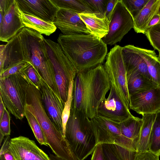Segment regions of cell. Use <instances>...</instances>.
I'll return each mask as SVG.
<instances>
[{
	"label": "cell",
	"mask_w": 160,
	"mask_h": 160,
	"mask_svg": "<svg viewBox=\"0 0 160 160\" xmlns=\"http://www.w3.org/2000/svg\"><path fill=\"white\" fill-rule=\"evenodd\" d=\"M122 47L115 45L111 49L107 54L103 66L109 79L111 87L115 90L124 104L129 108L130 96Z\"/></svg>",
	"instance_id": "obj_8"
},
{
	"label": "cell",
	"mask_w": 160,
	"mask_h": 160,
	"mask_svg": "<svg viewBox=\"0 0 160 160\" xmlns=\"http://www.w3.org/2000/svg\"><path fill=\"white\" fill-rule=\"evenodd\" d=\"M73 82L74 80H73L70 83L68 99L67 101L65 103L62 114V133L65 138L66 124L70 115L73 99Z\"/></svg>",
	"instance_id": "obj_28"
},
{
	"label": "cell",
	"mask_w": 160,
	"mask_h": 160,
	"mask_svg": "<svg viewBox=\"0 0 160 160\" xmlns=\"http://www.w3.org/2000/svg\"><path fill=\"white\" fill-rule=\"evenodd\" d=\"M65 138L78 160L85 159L92 153L98 144L90 119L72 107Z\"/></svg>",
	"instance_id": "obj_5"
},
{
	"label": "cell",
	"mask_w": 160,
	"mask_h": 160,
	"mask_svg": "<svg viewBox=\"0 0 160 160\" xmlns=\"http://www.w3.org/2000/svg\"><path fill=\"white\" fill-rule=\"evenodd\" d=\"M133 25V18L123 0H118L110 20L108 33L102 39L107 45H114L120 42Z\"/></svg>",
	"instance_id": "obj_9"
},
{
	"label": "cell",
	"mask_w": 160,
	"mask_h": 160,
	"mask_svg": "<svg viewBox=\"0 0 160 160\" xmlns=\"http://www.w3.org/2000/svg\"><path fill=\"white\" fill-rule=\"evenodd\" d=\"M5 59V45H1L0 46V72L3 70Z\"/></svg>",
	"instance_id": "obj_41"
},
{
	"label": "cell",
	"mask_w": 160,
	"mask_h": 160,
	"mask_svg": "<svg viewBox=\"0 0 160 160\" xmlns=\"http://www.w3.org/2000/svg\"><path fill=\"white\" fill-rule=\"evenodd\" d=\"M25 26L16 0H0V40L8 42Z\"/></svg>",
	"instance_id": "obj_10"
},
{
	"label": "cell",
	"mask_w": 160,
	"mask_h": 160,
	"mask_svg": "<svg viewBox=\"0 0 160 160\" xmlns=\"http://www.w3.org/2000/svg\"><path fill=\"white\" fill-rule=\"evenodd\" d=\"M78 14L90 34L99 39H102L108 34L110 21L106 16L96 13Z\"/></svg>",
	"instance_id": "obj_19"
},
{
	"label": "cell",
	"mask_w": 160,
	"mask_h": 160,
	"mask_svg": "<svg viewBox=\"0 0 160 160\" xmlns=\"http://www.w3.org/2000/svg\"><path fill=\"white\" fill-rule=\"evenodd\" d=\"M105 160H122L114 144H102Z\"/></svg>",
	"instance_id": "obj_34"
},
{
	"label": "cell",
	"mask_w": 160,
	"mask_h": 160,
	"mask_svg": "<svg viewBox=\"0 0 160 160\" xmlns=\"http://www.w3.org/2000/svg\"><path fill=\"white\" fill-rule=\"evenodd\" d=\"M97 115L118 123L133 116L112 87L108 97L99 106Z\"/></svg>",
	"instance_id": "obj_12"
},
{
	"label": "cell",
	"mask_w": 160,
	"mask_h": 160,
	"mask_svg": "<svg viewBox=\"0 0 160 160\" xmlns=\"http://www.w3.org/2000/svg\"><path fill=\"white\" fill-rule=\"evenodd\" d=\"M160 0H149L144 8L133 18V28L137 33L145 34L150 21L158 13Z\"/></svg>",
	"instance_id": "obj_20"
},
{
	"label": "cell",
	"mask_w": 160,
	"mask_h": 160,
	"mask_svg": "<svg viewBox=\"0 0 160 160\" xmlns=\"http://www.w3.org/2000/svg\"><path fill=\"white\" fill-rule=\"evenodd\" d=\"M127 82L129 96L134 93L144 92L159 87L152 81L138 72L133 73L127 76Z\"/></svg>",
	"instance_id": "obj_22"
},
{
	"label": "cell",
	"mask_w": 160,
	"mask_h": 160,
	"mask_svg": "<svg viewBox=\"0 0 160 160\" xmlns=\"http://www.w3.org/2000/svg\"><path fill=\"white\" fill-rule=\"evenodd\" d=\"M158 14L160 15V3L159 5V7L158 9V12L157 13Z\"/></svg>",
	"instance_id": "obj_45"
},
{
	"label": "cell",
	"mask_w": 160,
	"mask_h": 160,
	"mask_svg": "<svg viewBox=\"0 0 160 160\" xmlns=\"http://www.w3.org/2000/svg\"><path fill=\"white\" fill-rule=\"evenodd\" d=\"M118 0H107L106 9L105 15L110 19L115 6Z\"/></svg>",
	"instance_id": "obj_40"
},
{
	"label": "cell",
	"mask_w": 160,
	"mask_h": 160,
	"mask_svg": "<svg viewBox=\"0 0 160 160\" xmlns=\"http://www.w3.org/2000/svg\"><path fill=\"white\" fill-rule=\"evenodd\" d=\"M111 88L102 64L78 72L74 80L71 107L92 119L97 115L99 107Z\"/></svg>",
	"instance_id": "obj_2"
},
{
	"label": "cell",
	"mask_w": 160,
	"mask_h": 160,
	"mask_svg": "<svg viewBox=\"0 0 160 160\" xmlns=\"http://www.w3.org/2000/svg\"><path fill=\"white\" fill-rule=\"evenodd\" d=\"M57 41L77 72L102 64L107 55V45L90 34L61 33Z\"/></svg>",
	"instance_id": "obj_3"
},
{
	"label": "cell",
	"mask_w": 160,
	"mask_h": 160,
	"mask_svg": "<svg viewBox=\"0 0 160 160\" xmlns=\"http://www.w3.org/2000/svg\"><path fill=\"white\" fill-rule=\"evenodd\" d=\"M9 148L15 160H51L34 141L24 136L10 139Z\"/></svg>",
	"instance_id": "obj_11"
},
{
	"label": "cell",
	"mask_w": 160,
	"mask_h": 160,
	"mask_svg": "<svg viewBox=\"0 0 160 160\" xmlns=\"http://www.w3.org/2000/svg\"><path fill=\"white\" fill-rule=\"evenodd\" d=\"M160 23V15L157 13L153 16L150 21L146 28V30Z\"/></svg>",
	"instance_id": "obj_42"
},
{
	"label": "cell",
	"mask_w": 160,
	"mask_h": 160,
	"mask_svg": "<svg viewBox=\"0 0 160 160\" xmlns=\"http://www.w3.org/2000/svg\"><path fill=\"white\" fill-rule=\"evenodd\" d=\"M25 109L36 118L41 127L49 146L54 154L62 155L67 152L70 146L61 132L48 116L42 102L41 93L30 80L27 91Z\"/></svg>",
	"instance_id": "obj_4"
},
{
	"label": "cell",
	"mask_w": 160,
	"mask_h": 160,
	"mask_svg": "<svg viewBox=\"0 0 160 160\" xmlns=\"http://www.w3.org/2000/svg\"><path fill=\"white\" fill-rule=\"evenodd\" d=\"M49 157L51 160H65L52 154H49Z\"/></svg>",
	"instance_id": "obj_44"
},
{
	"label": "cell",
	"mask_w": 160,
	"mask_h": 160,
	"mask_svg": "<svg viewBox=\"0 0 160 160\" xmlns=\"http://www.w3.org/2000/svg\"><path fill=\"white\" fill-rule=\"evenodd\" d=\"M45 41L58 92L65 103L68 99L70 83L74 80L77 72L58 43L49 39H45Z\"/></svg>",
	"instance_id": "obj_7"
},
{
	"label": "cell",
	"mask_w": 160,
	"mask_h": 160,
	"mask_svg": "<svg viewBox=\"0 0 160 160\" xmlns=\"http://www.w3.org/2000/svg\"><path fill=\"white\" fill-rule=\"evenodd\" d=\"M25 70L0 78V96L5 106L16 119L21 120L25 116L27 91L30 82Z\"/></svg>",
	"instance_id": "obj_6"
},
{
	"label": "cell",
	"mask_w": 160,
	"mask_h": 160,
	"mask_svg": "<svg viewBox=\"0 0 160 160\" xmlns=\"http://www.w3.org/2000/svg\"><path fill=\"white\" fill-rule=\"evenodd\" d=\"M137 49L146 63L151 80L160 87V62L155 52L138 47Z\"/></svg>",
	"instance_id": "obj_23"
},
{
	"label": "cell",
	"mask_w": 160,
	"mask_h": 160,
	"mask_svg": "<svg viewBox=\"0 0 160 160\" xmlns=\"http://www.w3.org/2000/svg\"><path fill=\"white\" fill-rule=\"evenodd\" d=\"M31 64L29 62H21L13 65L0 73V78H3L25 71Z\"/></svg>",
	"instance_id": "obj_33"
},
{
	"label": "cell",
	"mask_w": 160,
	"mask_h": 160,
	"mask_svg": "<svg viewBox=\"0 0 160 160\" xmlns=\"http://www.w3.org/2000/svg\"><path fill=\"white\" fill-rule=\"evenodd\" d=\"M155 49L160 51V23L147 30L145 34Z\"/></svg>",
	"instance_id": "obj_29"
},
{
	"label": "cell",
	"mask_w": 160,
	"mask_h": 160,
	"mask_svg": "<svg viewBox=\"0 0 160 160\" xmlns=\"http://www.w3.org/2000/svg\"><path fill=\"white\" fill-rule=\"evenodd\" d=\"M134 18L144 8L149 0H123Z\"/></svg>",
	"instance_id": "obj_31"
},
{
	"label": "cell",
	"mask_w": 160,
	"mask_h": 160,
	"mask_svg": "<svg viewBox=\"0 0 160 160\" xmlns=\"http://www.w3.org/2000/svg\"><path fill=\"white\" fill-rule=\"evenodd\" d=\"M114 144L122 160H135L138 152Z\"/></svg>",
	"instance_id": "obj_36"
},
{
	"label": "cell",
	"mask_w": 160,
	"mask_h": 160,
	"mask_svg": "<svg viewBox=\"0 0 160 160\" xmlns=\"http://www.w3.org/2000/svg\"><path fill=\"white\" fill-rule=\"evenodd\" d=\"M93 13H100L105 16L107 0H84Z\"/></svg>",
	"instance_id": "obj_35"
},
{
	"label": "cell",
	"mask_w": 160,
	"mask_h": 160,
	"mask_svg": "<svg viewBox=\"0 0 160 160\" xmlns=\"http://www.w3.org/2000/svg\"><path fill=\"white\" fill-rule=\"evenodd\" d=\"M159 156L149 150L138 152L135 160H159Z\"/></svg>",
	"instance_id": "obj_38"
},
{
	"label": "cell",
	"mask_w": 160,
	"mask_h": 160,
	"mask_svg": "<svg viewBox=\"0 0 160 160\" xmlns=\"http://www.w3.org/2000/svg\"><path fill=\"white\" fill-rule=\"evenodd\" d=\"M22 13L54 22L59 8L52 0H16Z\"/></svg>",
	"instance_id": "obj_15"
},
{
	"label": "cell",
	"mask_w": 160,
	"mask_h": 160,
	"mask_svg": "<svg viewBox=\"0 0 160 160\" xmlns=\"http://www.w3.org/2000/svg\"><path fill=\"white\" fill-rule=\"evenodd\" d=\"M25 71L29 79L40 90L45 82L39 71L32 64Z\"/></svg>",
	"instance_id": "obj_32"
},
{
	"label": "cell",
	"mask_w": 160,
	"mask_h": 160,
	"mask_svg": "<svg viewBox=\"0 0 160 160\" xmlns=\"http://www.w3.org/2000/svg\"><path fill=\"white\" fill-rule=\"evenodd\" d=\"M10 135L6 137L0 151V160H15L9 148Z\"/></svg>",
	"instance_id": "obj_37"
},
{
	"label": "cell",
	"mask_w": 160,
	"mask_h": 160,
	"mask_svg": "<svg viewBox=\"0 0 160 160\" xmlns=\"http://www.w3.org/2000/svg\"><path fill=\"white\" fill-rule=\"evenodd\" d=\"M122 54L127 76L138 72L152 80L146 63L139 53L137 47L131 45L125 46L122 47Z\"/></svg>",
	"instance_id": "obj_17"
},
{
	"label": "cell",
	"mask_w": 160,
	"mask_h": 160,
	"mask_svg": "<svg viewBox=\"0 0 160 160\" xmlns=\"http://www.w3.org/2000/svg\"><path fill=\"white\" fill-rule=\"evenodd\" d=\"M25 116L39 143L41 145L48 146L42 130L36 118L30 112L26 109Z\"/></svg>",
	"instance_id": "obj_27"
},
{
	"label": "cell",
	"mask_w": 160,
	"mask_h": 160,
	"mask_svg": "<svg viewBox=\"0 0 160 160\" xmlns=\"http://www.w3.org/2000/svg\"><path fill=\"white\" fill-rule=\"evenodd\" d=\"M156 114V113H150L142 115L143 122L137 147L138 152L149 150L150 134Z\"/></svg>",
	"instance_id": "obj_24"
},
{
	"label": "cell",
	"mask_w": 160,
	"mask_h": 160,
	"mask_svg": "<svg viewBox=\"0 0 160 160\" xmlns=\"http://www.w3.org/2000/svg\"><path fill=\"white\" fill-rule=\"evenodd\" d=\"M142 119L133 116L119 123L122 136L129 149L137 151V144L143 124Z\"/></svg>",
	"instance_id": "obj_18"
},
{
	"label": "cell",
	"mask_w": 160,
	"mask_h": 160,
	"mask_svg": "<svg viewBox=\"0 0 160 160\" xmlns=\"http://www.w3.org/2000/svg\"><path fill=\"white\" fill-rule=\"evenodd\" d=\"M0 119H1L4 113L5 107L1 96H0Z\"/></svg>",
	"instance_id": "obj_43"
},
{
	"label": "cell",
	"mask_w": 160,
	"mask_h": 160,
	"mask_svg": "<svg viewBox=\"0 0 160 160\" xmlns=\"http://www.w3.org/2000/svg\"><path fill=\"white\" fill-rule=\"evenodd\" d=\"M59 8L72 10L78 14L93 13L84 0H52Z\"/></svg>",
	"instance_id": "obj_25"
},
{
	"label": "cell",
	"mask_w": 160,
	"mask_h": 160,
	"mask_svg": "<svg viewBox=\"0 0 160 160\" xmlns=\"http://www.w3.org/2000/svg\"><path fill=\"white\" fill-rule=\"evenodd\" d=\"M149 150L160 155V111L156 113L152 125L149 140Z\"/></svg>",
	"instance_id": "obj_26"
},
{
	"label": "cell",
	"mask_w": 160,
	"mask_h": 160,
	"mask_svg": "<svg viewBox=\"0 0 160 160\" xmlns=\"http://www.w3.org/2000/svg\"><path fill=\"white\" fill-rule=\"evenodd\" d=\"M129 108L142 115L160 111V87L130 95Z\"/></svg>",
	"instance_id": "obj_13"
},
{
	"label": "cell",
	"mask_w": 160,
	"mask_h": 160,
	"mask_svg": "<svg viewBox=\"0 0 160 160\" xmlns=\"http://www.w3.org/2000/svg\"><path fill=\"white\" fill-rule=\"evenodd\" d=\"M53 22L64 35L90 34L78 14L70 9L59 8Z\"/></svg>",
	"instance_id": "obj_14"
},
{
	"label": "cell",
	"mask_w": 160,
	"mask_h": 160,
	"mask_svg": "<svg viewBox=\"0 0 160 160\" xmlns=\"http://www.w3.org/2000/svg\"><path fill=\"white\" fill-rule=\"evenodd\" d=\"M159 52V55L158 57V59L159 61L160 62V51Z\"/></svg>",
	"instance_id": "obj_46"
},
{
	"label": "cell",
	"mask_w": 160,
	"mask_h": 160,
	"mask_svg": "<svg viewBox=\"0 0 160 160\" xmlns=\"http://www.w3.org/2000/svg\"><path fill=\"white\" fill-rule=\"evenodd\" d=\"M18 9V14L25 27L32 28L41 34L49 36L54 32L57 27L53 22L46 21L36 17L27 14Z\"/></svg>",
	"instance_id": "obj_21"
},
{
	"label": "cell",
	"mask_w": 160,
	"mask_h": 160,
	"mask_svg": "<svg viewBox=\"0 0 160 160\" xmlns=\"http://www.w3.org/2000/svg\"><path fill=\"white\" fill-rule=\"evenodd\" d=\"M5 54L3 70L19 62H30L46 83L53 90H57L45 38L37 31L26 27L22 28L5 44Z\"/></svg>",
	"instance_id": "obj_1"
},
{
	"label": "cell",
	"mask_w": 160,
	"mask_h": 160,
	"mask_svg": "<svg viewBox=\"0 0 160 160\" xmlns=\"http://www.w3.org/2000/svg\"><path fill=\"white\" fill-rule=\"evenodd\" d=\"M40 91L42 102L48 116L56 128L62 133V116L65 103L59 94L46 82Z\"/></svg>",
	"instance_id": "obj_16"
},
{
	"label": "cell",
	"mask_w": 160,
	"mask_h": 160,
	"mask_svg": "<svg viewBox=\"0 0 160 160\" xmlns=\"http://www.w3.org/2000/svg\"><path fill=\"white\" fill-rule=\"evenodd\" d=\"M10 116L9 112L5 108L2 118L0 119V145L4 139V137L11 134Z\"/></svg>",
	"instance_id": "obj_30"
},
{
	"label": "cell",
	"mask_w": 160,
	"mask_h": 160,
	"mask_svg": "<svg viewBox=\"0 0 160 160\" xmlns=\"http://www.w3.org/2000/svg\"><path fill=\"white\" fill-rule=\"evenodd\" d=\"M91 160H105L102 151V144H97L92 152Z\"/></svg>",
	"instance_id": "obj_39"
}]
</instances>
